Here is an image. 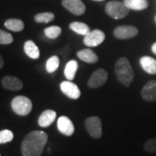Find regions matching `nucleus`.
Here are the masks:
<instances>
[{"instance_id": "obj_1", "label": "nucleus", "mask_w": 156, "mask_h": 156, "mask_svg": "<svg viewBox=\"0 0 156 156\" xmlns=\"http://www.w3.org/2000/svg\"><path fill=\"white\" fill-rule=\"evenodd\" d=\"M48 141V134L44 131L34 130L23 140L21 151L23 156H41Z\"/></svg>"}, {"instance_id": "obj_2", "label": "nucleus", "mask_w": 156, "mask_h": 156, "mask_svg": "<svg viewBox=\"0 0 156 156\" xmlns=\"http://www.w3.org/2000/svg\"><path fill=\"white\" fill-rule=\"evenodd\" d=\"M115 72L117 79L126 87H129L134 80V70L126 57L118 59L115 66Z\"/></svg>"}, {"instance_id": "obj_3", "label": "nucleus", "mask_w": 156, "mask_h": 156, "mask_svg": "<svg viewBox=\"0 0 156 156\" xmlns=\"http://www.w3.org/2000/svg\"><path fill=\"white\" fill-rule=\"evenodd\" d=\"M32 102L26 96L17 95L11 101V108L18 115L25 116L32 110Z\"/></svg>"}, {"instance_id": "obj_4", "label": "nucleus", "mask_w": 156, "mask_h": 156, "mask_svg": "<svg viewBox=\"0 0 156 156\" xmlns=\"http://www.w3.org/2000/svg\"><path fill=\"white\" fill-rule=\"evenodd\" d=\"M129 9L120 1H110L105 6L106 13L114 19H122L129 13Z\"/></svg>"}, {"instance_id": "obj_5", "label": "nucleus", "mask_w": 156, "mask_h": 156, "mask_svg": "<svg viewBox=\"0 0 156 156\" xmlns=\"http://www.w3.org/2000/svg\"><path fill=\"white\" fill-rule=\"evenodd\" d=\"M85 128L89 134L94 139H100L102 135V125L99 117L91 116L86 119Z\"/></svg>"}, {"instance_id": "obj_6", "label": "nucleus", "mask_w": 156, "mask_h": 156, "mask_svg": "<svg viewBox=\"0 0 156 156\" xmlns=\"http://www.w3.org/2000/svg\"><path fill=\"white\" fill-rule=\"evenodd\" d=\"M108 74L103 69H98L93 72L88 81V86L90 89H97L101 87L108 80Z\"/></svg>"}, {"instance_id": "obj_7", "label": "nucleus", "mask_w": 156, "mask_h": 156, "mask_svg": "<svg viewBox=\"0 0 156 156\" xmlns=\"http://www.w3.org/2000/svg\"><path fill=\"white\" fill-rule=\"evenodd\" d=\"M106 38L105 33L101 30H94L84 36L83 43L88 47H96L101 44Z\"/></svg>"}, {"instance_id": "obj_8", "label": "nucleus", "mask_w": 156, "mask_h": 156, "mask_svg": "<svg viewBox=\"0 0 156 156\" xmlns=\"http://www.w3.org/2000/svg\"><path fill=\"white\" fill-rule=\"evenodd\" d=\"M61 91L69 98L72 100H77L81 96V91L76 84L72 83L71 81H63L60 84Z\"/></svg>"}, {"instance_id": "obj_9", "label": "nucleus", "mask_w": 156, "mask_h": 156, "mask_svg": "<svg viewBox=\"0 0 156 156\" xmlns=\"http://www.w3.org/2000/svg\"><path fill=\"white\" fill-rule=\"evenodd\" d=\"M138 29L132 25L118 26L114 30V36L118 39L133 38L138 35Z\"/></svg>"}, {"instance_id": "obj_10", "label": "nucleus", "mask_w": 156, "mask_h": 156, "mask_svg": "<svg viewBox=\"0 0 156 156\" xmlns=\"http://www.w3.org/2000/svg\"><path fill=\"white\" fill-rule=\"evenodd\" d=\"M62 5L74 15L81 16L85 13L86 7L82 0H62Z\"/></svg>"}, {"instance_id": "obj_11", "label": "nucleus", "mask_w": 156, "mask_h": 156, "mask_svg": "<svg viewBox=\"0 0 156 156\" xmlns=\"http://www.w3.org/2000/svg\"><path fill=\"white\" fill-rule=\"evenodd\" d=\"M57 128L59 132L65 136H71L75 132V127L72 121L65 115H62L58 118Z\"/></svg>"}, {"instance_id": "obj_12", "label": "nucleus", "mask_w": 156, "mask_h": 156, "mask_svg": "<svg viewBox=\"0 0 156 156\" xmlns=\"http://www.w3.org/2000/svg\"><path fill=\"white\" fill-rule=\"evenodd\" d=\"M141 97L147 101H156V81L152 80L143 86L140 91Z\"/></svg>"}, {"instance_id": "obj_13", "label": "nucleus", "mask_w": 156, "mask_h": 156, "mask_svg": "<svg viewBox=\"0 0 156 156\" xmlns=\"http://www.w3.org/2000/svg\"><path fill=\"white\" fill-rule=\"evenodd\" d=\"M1 83L5 89L11 90V91H18L22 89L23 87V84L21 80L11 76H6L2 78Z\"/></svg>"}, {"instance_id": "obj_14", "label": "nucleus", "mask_w": 156, "mask_h": 156, "mask_svg": "<svg viewBox=\"0 0 156 156\" xmlns=\"http://www.w3.org/2000/svg\"><path fill=\"white\" fill-rule=\"evenodd\" d=\"M56 118V111L52 109H46L38 118V125L42 128H47L55 122Z\"/></svg>"}, {"instance_id": "obj_15", "label": "nucleus", "mask_w": 156, "mask_h": 156, "mask_svg": "<svg viewBox=\"0 0 156 156\" xmlns=\"http://www.w3.org/2000/svg\"><path fill=\"white\" fill-rule=\"evenodd\" d=\"M140 64L143 70L150 75H156V59L151 56H142L140 59Z\"/></svg>"}, {"instance_id": "obj_16", "label": "nucleus", "mask_w": 156, "mask_h": 156, "mask_svg": "<svg viewBox=\"0 0 156 156\" xmlns=\"http://www.w3.org/2000/svg\"><path fill=\"white\" fill-rule=\"evenodd\" d=\"M76 55L80 60L85 62L87 63H95L99 59L98 56L90 49H84V50H79Z\"/></svg>"}, {"instance_id": "obj_17", "label": "nucleus", "mask_w": 156, "mask_h": 156, "mask_svg": "<svg viewBox=\"0 0 156 156\" xmlns=\"http://www.w3.org/2000/svg\"><path fill=\"white\" fill-rule=\"evenodd\" d=\"M23 50L25 54L31 59H38L40 56V50L38 47L32 40H28L24 43Z\"/></svg>"}, {"instance_id": "obj_18", "label": "nucleus", "mask_w": 156, "mask_h": 156, "mask_svg": "<svg viewBox=\"0 0 156 156\" xmlns=\"http://www.w3.org/2000/svg\"><path fill=\"white\" fill-rule=\"evenodd\" d=\"M129 10L143 11L148 7L147 0H124L123 2Z\"/></svg>"}, {"instance_id": "obj_19", "label": "nucleus", "mask_w": 156, "mask_h": 156, "mask_svg": "<svg viewBox=\"0 0 156 156\" xmlns=\"http://www.w3.org/2000/svg\"><path fill=\"white\" fill-rule=\"evenodd\" d=\"M5 26L9 30L15 31V32H19V31H22L24 29V23L23 22L21 19L10 18V19L5 21Z\"/></svg>"}, {"instance_id": "obj_20", "label": "nucleus", "mask_w": 156, "mask_h": 156, "mask_svg": "<svg viewBox=\"0 0 156 156\" xmlns=\"http://www.w3.org/2000/svg\"><path fill=\"white\" fill-rule=\"evenodd\" d=\"M78 69V62L76 60H70L67 62L64 69V76L69 81H72L76 76Z\"/></svg>"}, {"instance_id": "obj_21", "label": "nucleus", "mask_w": 156, "mask_h": 156, "mask_svg": "<svg viewBox=\"0 0 156 156\" xmlns=\"http://www.w3.org/2000/svg\"><path fill=\"white\" fill-rule=\"evenodd\" d=\"M69 29L73 30L74 32L82 35V36H86L87 34L91 31V30L87 25L85 23L82 22H73L69 24Z\"/></svg>"}, {"instance_id": "obj_22", "label": "nucleus", "mask_w": 156, "mask_h": 156, "mask_svg": "<svg viewBox=\"0 0 156 156\" xmlns=\"http://www.w3.org/2000/svg\"><path fill=\"white\" fill-rule=\"evenodd\" d=\"M59 64H60V60H59L58 56H50L46 62V66L45 67H46L47 72L51 74V73H54L55 71H56V69L59 68Z\"/></svg>"}, {"instance_id": "obj_23", "label": "nucleus", "mask_w": 156, "mask_h": 156, "mask_svg": "<svg viewBox=\"0 0 156 156\" xmlns=\"http://www.w3.org/2000/svg\"><path fill=\"white\" fill-rule=\"evenodd\" d=\"M62 33V29L59 26L53 25L44 29V35L50 39L57 38Z\"/></svg>"}, {"instance_id": "obj_24", "label": "nucleus", "mask_w": 156, "mask_h": 156, "mask_svg": "<svg viewBox=\"0 0 156 156\" xmlns=\"http://www.w3.org/2000/svg\"><path fill=\"white\" fill-rule=\"evenodd\" d=\"M55 18V15L52 12H43V13H38L37 14L34 19L37 23H47L51 21H53Z\"/></svg>"}, {"instance_id": "obj_25", "label": "nucleus", "mask_w": 156, "mask_h": 156, "mask_svg": "<svg viewBox=\"0 0 156 156\" xmlns=\"http://www.w3.org/2000/svg\"><path fill=\"white\" fill-rule=\"evenodd\" d=\"M14 138V134L9 129H4L0 131V144H5L11 141Z\"/></svg>"}, {"instance_id": "obj_26", "label": "nucleus", "mask_w": 156, "mask_h": 156, "mask_svg": "<svg viewBox=\"0 0 156 156\" xmlns=\"http://www.w3.org/2000/svg\"><path fill=\"white\" fill-rule=\"evenodd\" d=\"M13 42V37L7 31L0 30V44L7 45Z\"/></svg>"}, {"instance_id": "obj_27", "label": "nucleus", "mask_w": 156, "mask_h": 156, "mask_svg": "<svg viewBox=\"0 0 156 156\" xmlns=\"http://www.w3.org/2000/svg\"><path fill=\"white\" fill-rule=\"evenodd\" d=\"M144 150L147 153H150V154H155L156 153V138L147 140L143 147Z\"/></svg>"}, {"instance_id": "obj_28", "label": "nucleus", "mask_w": 156, "mask_h": 156, "mask_svg": "<svg viewBox=\"0 0 156 156\" xmlns=\"http://www.w3.org/2000/svg\"><path fill=\"white\" fill-rule=\"evenodd\" d=\"M151 50H152V52L156 55V42L154 44L152 45V47H151Z\"/></svg>"}, {"instance_id": "obj_29", "label": "nucleus", "mask_w": 156, "mask_h": 156, "mask_svg": "<svg viewBox=\"0 0 156 156\" xmlns=\"http://www.w3.org/2000/svg\"><path fill=\"white\" fill-rule=\"evenodd\" d=\"M4 58H3V56H2V55L0 54V69H2L3 68V66H4Z\"/></svg>"}, {"instance_id": "obj_30", "label": "nucleus", "mask_w": 156, "mask_h": 156, "mask_svg": "<svg viewBox=\"0 0 156 156\" xmlns=\"http://www.w3.org/2000/svg\"><path fill=\"white\" fill-rule=\"evenodd\" d=\"M94 1H103V0H94Z\"/></svg>"}, {"instance_id": "obj_31", "label": "nucleus", "mask_w": 156, "mask_h": 156, "mask_svg": "<svg viewBox=\"0 0 156 156\" xmlns=\"http://www.w3.org/2000/svg\"><path fill=\"white\" fill-rule=\"evenodd\" d=\"M155 22H156V16H155Z\"/></svg>"}]
</instances>
